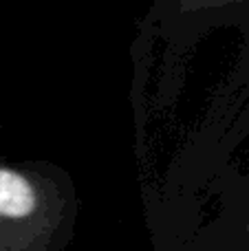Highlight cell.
Returning a JSON list of instances; mask_svg holds the SVG:
<instances>
[{
  "instance_id": "1",
  "label": "cell",
  "mask_w": 249,
  "mask_h": 251,
  "mask_svg": "<svg viewBox=\"0 0 249 251\" xmlns=\"http://www.w3.org/2000/svg\"><path fill=\"white\" fill-rule=\"evenodd\" d=\"M35 209V192L20 174L0 170V216L20 218Z\"/></svg>"
}]
</instances>
